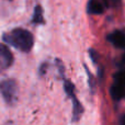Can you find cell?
<instances>
[{"label":"cell","instance_id":"obj_1","mask_svg":"<svg viewBox=\"0 0 125 125\" xmlns=\"http://www.w3.org/2000/svg\"><path fill=\"white\" fill-rule=\"evenodd\" d=\"M3 41L12 45L13 47L20 50L21 52L29 53L33 47L34 37L29 30L18 28L11 32L6 33L3 35Z\"/></svg>","mask_w":125,"mask_h":125},{"label":"cell","instance_id":"obj_2","mask_svg":"<svg viewBox=\"0 0 125 125\" xmlns=\"http://www.w3.org/2000/svg\"><path fill=\"white\" fill-rule=\"evenodd\" d=\"M0 94L8 105H14L18 101L19 87L14 79H4L0 81Z\"/></svg>","mask_w":125,"mask_h":125},{"label":"cell","instance_id":"obj_3","mask_svg":"<svg viewBox=\"0 0 125 125\" xmlns=\"http://www.w3.org/2000/svg\"><path fill=\"white\" fill-rule=\"evenodd\" d=\"M13 64V55L9 47L0 43V68L7 69Z\"/></svg>","mask_w":125,"mask_h":125},{"label":"cell","instance_id":"obj_4","mask_svg":"<svg viewBox=\"0 0 125 125\" xmlns=\"http://www.w3.org/2000/svg\"><path fill=\"white\" fill-rule=\"evenodd\" d=\"M108 40L117 48H125V33L122 31H114L108 36Z\"/></svg>","mask_w":125,"mask_h":125},{"label":"cell","instance_id":"obj_5","mask_svg":"<svg viewBox=\"0 0 125 125\" xmlns=\"http://www.w3.org/2000/svg\"><path fill=\"white\" fill-rule=\"evenodd\" d=\"M111 97L114 100H120L122 98H125V87L120 86L117 83H113L110 89Z\"/></svg>","mask_w":125,"mask_h":125},{"label":"cell","instance_id":"obj_6","mask_svg":"<svg viewBox=\"0 0 125 125\" xmlns=\"http://www.w3.org/2000/svg\"><path fill=\"white\" fill-rule=\"evenodd\" d=\"M87 9H88V12L91 14H101L103 12V6L97 0H89Z\"/></svg>","mask_w":125,"mask_h":125},{"label":"cell","instance_id":"obj_7","mask_svg":"<svg viewBox=\"0 0 125 125\" xmlns=\"http://www.w3.org/2000/svg\"><path fill=\"white\" fill-rule=\"evenodd\" d=\"M32 21L36 24H41L44 22V18H43V9L40 4H37L34 9V12H33V19Z\"/></svg>","mask_w":125,"mask_h":125},{"label":"cell","instance_id":"obj_8","mask_svg":"<svg viewBox=\"0 0 125 125\" xmlns=\"http://www.w3.org/2000/svg\"><path fill=\"white\" fill-rule=\"evenodd\" d=\"M114 83L125 87V70H121L114 75Z\"/></svg>","mask_w":125,"mask_h":125},{"label":"cell","instance_id":"obj_9","mask_svg":"<svg viewBox=\"0 0 125 125\" xmlns=\"http://www.w3.org/2000/svg\"><path fill=\"white\" fill-rule=\"evenodd\" d=\"M106 4H112V6H117L121 0H104Z\"/></svg>","mask_w":125,"mask_h":125},{"label":"cell","instance_id":"obj_10","mask_svg":"<svg viewBox=\"0 0 125 125\" xmlns=\"http://www.w3.org/2000/svg\"><path fill=\"white\" fill-rule=\"evenodd\" d=\"M121 125H125V115H123L121 119Z\"/></svg>","mask_w":125,"mask_h":125}]
</instances>
